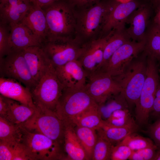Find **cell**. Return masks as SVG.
Instances as JSON below:
<instances>
[{
	"label": "cell",
	"mask_w": 160,
	"mask_h": 160,
	"mask_svg": "<svg viewBox=\"0 0 160 160\" xmlns=\"http://www.w3.org/2000/svg\"><path fill=\"white\" fill-rule=\"evenodd\" d=\"M75 130L86 152L89 160H92L93 148L97 137L96 130L76 125L75 127Z\"/></svg>",
	"instance_id": "29"
},
{
	"label": "cell",
	"mask_w": 160,
	"mask_h": 160,
	"mask_svg": "<svg viewBox=\"0 0 160 160\" xmlns=\"http://www.w3.org/2000/svg\"><path fill=\"white\" fill-rule=\"evenodd\" d=\"M143 4L139 0H131L126 3L114 1L104 20L103 31L107 33L125 28L128 17Z\"/></svg>",
	"instance_id": "14"
},
{
	"label": "cell",
	"mask_w": 160,
	"mask_h": 160,
	"mask_svg": "<svg viewBox=\"0 0 160 160\" xmlns=\"http://www.w3.org/2000/svg\"><path fill=\"white\" fill-rule=\"evenodd\" d=\"M156 59L148 56L146 77L137 103L135 105V121L140 126L146 125L148 123L159 84V77Z\"/></svg>",
	"instance_id": "5"
},
{
	"label": "cell",
	"mask_w": 160,
	"mask_h": 160,
	"mask_svg": "<svg viewBox=\"0 0 160 160\" xmlns=\"http://www.w3.org/2000/svg\"><path fill=\"white\" fill-rule=\"evenodd\" d=\"M31 4L42 8L47 6L59 0H29Z\"/></svg>",
	"instance_id": "41"
},
{
	"label": "cell",
	"mask_w": 160,
	"mask_h": 160,
	"mask_svg": "<svg viewBox=\"0 0 160 160\" xmlns=\"http://www.w3.org/2000/svg\"><path fill=\"white\" fill-rule=\"evenodd\" d=\"M9 25L0 22V58L11 51L9 38Z\"/></svg>",
	"instance_id": "35"
},
{
	"label": "cell",
	"mask_w": 160,
	"mask_h": 160,
	"mask_svg": "<svg viewBox=\"0 0 160 160\" xmlns=\"http://www.w3.org/2000/svg\"><path fill=\"white\" fill-rule=\"evenodd\" d=\"M156 7V12L154 18V24L160 28V4Z\"/></svg>",
	"instance_id": "42"
},
{
	"label": "cell",
	"mask_w": 160,
	"mask_h": 160,
	"mask_svg": "<svg viewBox=\"0 0 160 160\" xmlns=\"http://www.w3.org/2000/svg\"><path fill=\"white\" fill-rule=\"evenodd\" d=\"M133 151L128 146L120 142L113 146L111 154V160L129 159Z\"/></svg>",
	"instance_id": "36"
},
{
	"label": "cell",
	"mask_w": 160,
	"mask_h": 160,
	"mask_svg": "<svg viewBox=\"0 0 160 160\" xmlns=\"http://www.w3.org/2000/svg\"><path fill=\"white\" fill-rule=\"evenodd\" d=\"M20 143L30 160H67L63 143L41 134L29 131L21 126Z\"/></svg>",
	"instance_id": "1"
},
{
	"label": "cell",
	"mask_w": 160,
	"mask_h": 160,
	"mask_svg": "<svg viewBox=\"0 0 160 160\" xmlns=\"http://www.w3.org/2000/svg\"><path fill=\"white\" fill-rule=\"evenodd\" d=\"M21 126L63 143L66 124L54 111L36 107L33 115Z\"/></svg>",
	"instance_id": "7"
},
{
	"label": "cell",
	"mask_w": 160,
	"mask_h": 160,
	"mask_svg": "<svg viewBox=\"0 0 160 160\" xmlns=\"http://www.w3.org/2000/svg\"><path fill=\"white\" fill-rule=\"evenodd\" d=\"M31 4L29 0H7L0 5V22L8 25L20 22Z\"/></svg>",
	"instance_id": "21"
},
{
	"label": "cell",
	"mask_w": 160,
	"mask_h": 160,
	"mask_svg": "<svg viewBox=\"0 0 160 160\" xmlns=\"http://www.w3.org/2000/svg\"><path fill=\"white\" fill-rule=\"evenodd\" d=\"M0 160H30L21 143H9L0 140Z\"/></svg>",
	"instance_id": "28"
},
{
	"label": "cell",
	"mask_w": 160,
	"mask_h": 160,
	"mask_svg": "<svg viewBox=\"0 0 160 160\" xmlns=\"http://www.w3.org/2000/svg\"><path fill=\"white\" fill-rule=\"evenodd\" d=\"M158 148L155 145L136 151H133L129 160H154Z\"/></svg>",
	"instance_id": "37"
},
{
	"label": "cell",
	"mask_w": 160,
	"mask_h": 160,
	"mask_svg": "<svg viewBox=\"0 0 160 160\" xmlns=\"http://www.w3.org/2000/svg\"><path fill=\"white\" fill-rule=\"evenodd\" d=\"M7 0H0V5L4 4Z\"/></svg>",
	"instance_id": "48"
},
{
	"label": "cell",
	"mask_w": 160,
	"mask_h": 160,
	"mask_svg": "<svg viewBox=\"0 0 160 160\" xmlns=\"http://www.w3.org/2000/svg\"><path fill=\"white\" fill-rule=\"evenodd\" d=\"M8 108L4 118L12 123L22 126L35 113V108L14 100L7 98Z\"/></svg>",
	"instance_id": "23"
},
{
	"label": "cell",
	"mask_w": 160,
	"mask_h": 160,
	"mask_svg": "<svg viewBox=\"0 0 160 160\" xmlns=\"http://www.w3.org/2000/svg\"><path fill=\"white\" fill-rule=\"evenodd\" d=\"M97 104L85 89L64 88L55 112L65 124L73 120L83 112Z\"/></svg>",
	"instance_id": "6"
},
{
	"label": "cell",
	"mask_w": 160,
	"mask_h": 160,
	"mask_svg": "<svg viewBox=\"0 0 160 160\" xmlns=\"http://www.w3.org/2000/svg\"><path fill=\"white\" fill-rule=\"evenodd\" d=\"M87 79L88 81L84 88L98 105L121 92L118 83L105 73L98 71L89 76Z\"/></svg>",
	"instance_id": "11"
},
{
	"label": "cell",
	"mask_w": 160,
	"mask_h": 160,
	"mask_svg": "<svg viewBox=\"0 0 160 160\" xmlns=\"http://www.w3.org/2000/svg\"><path fill=\"white\" fill-rule=\"evenodd\" d=\"M114 1L97 3L84 10L77 18L76 32L85 39L95 36L102 28Z\"/></svg>",
	"instance_id": "10"
},
{
	"label": "cell",
	"mask_w": 160,
	"mask_h": 160,
	"mask_svg": "<svg viewBox=\"0 0 160 160\" xmlns=\"http://www.w3.org/2000/svg\"><path fill=\"white\" fill-rule=\"evenodd\" d=\"M73 123L66 124L63 146L67 160H89L75 131Z\"/></svg>",
	"instance_id": "22"
},
{
	"label": "cell",
	"mask_w": 160,
	"mask_h": 160,
	"mask_svg": "<svg viewBox=\"0 0 160 160\" xmlns=\"http://www.w3.org/2000/svg\"><path fill=\"white\" fill-rule=\"evenodd\" d=\"M98 105V112L102 119L105 121L115 111L121 109H130L128 102L121 92L113 95L104 103Z\"/></svg>",
	"instance_id": "27"
},
{
	"label": "cell",
	"mask_w": 160,
	"mask_h": 160,
	"mask_svg": "<svg viewBox=\"0 0 160 160\" xmlns=\"http://www.w3.org/2000/svg\"><path fill=\"white\" fill-rule=\"evenodd\" d=\"M116 1L120 3H126L129 2L131 0H116Z\"/></svg>",
	"instance_id": "47"
},
{
	"label": "cell",
	"mask_w": 160,
	"mask_h": 160,
	"mask_svg": "<svg viewBox=\"0 0 160 160\" xmlns=\"http://www.w3.org/2000/svg\"><path fill=\"white\" fill-rule=\"evenodd\" d=\"M75 3L79 5H84L94 1L96 0H71Z\"/></svg>",
	"instance_id": "43"
},
{
	"label": "cell",
	"mask_w": 160,
	"mask_h": 160,
	"mask_svg": "<svg viewBox=\"0 0 160 160\" xmlns=\"http://www.w3.org/2000/svg\"><path fill=\"white\" fill-rule=\"evenodd\" d=\"M55 68L57 76L64 88L77 89L84 87L88 76L78 60Z\"/></svg>",
	"instance_id": "15"
},
{
	"label": "cell",
	"mask_w": 160,
	"mask_h": 160,
	"mask_svg": "<svg viewBox=\"0 0 160 160\" xmlns=\"http://www.w3.org/2000/svg\"><path fill=\"white\" fill-rule=\"evenodd\" d=\"M154 160H160V148H158Z\"/></svg>",
	"instance_id": "44"
},
{
	"label": "cell",
	"mask_w": 160,
	"mask_h": 160,
	"mask_svg": "<svg viewBox=\"0 0 160 160\" xmlns=\"http://www.w3.org/2000/svg\"><path fill=\"white\" fill-rule=\"evenodd\" d=\"M159 98H160V84L159 83V85L157 89L156 94V96Z\"/></svg>",
	"instance_id": "45"
},
{
	"label": "cell",
	"mask_w": 160,
	"mask_h": 160,
	"mask_svg": "<svg viewBox=\"0 0 160 160\" xmlns=\"http://www.w3.org/2000/svg\"><path fill=\"white\" fill-rule=\"evenodd\" d=\"M144 51L147 56L160 60V28L154 24L146 34Z\"/></svg>",
	"instance_id": "31"
},
{
	"label": "cell",
	"mask_w": 160,
	"mask_h": 160,
	"mask_svg": "<svg viewBox=\"0 0 160 160\" xmlns=\"http://www.w3.org/2000/svg\"><path fill=\"white\" fill-rule=\"evenodd\" d=\"M0 93L5 97L36 108L30 90L15 79L0 77Z\"/></svg>",
	"instance_id": "18"
},
{
	"label": "cell",
	"mask_w": 160,
	"mask_h": 160,
	"mask_svg": "<svg viewBox=\"0 0 160 160\" xmlns=\"http://www.w3.org/2000/svg\"><path fill=\"white\" fill-rule=\"evenodd\" d=\"M155 6H157L160 4V0H149Z\"/></svg>",
	"instance_id": "46"
},
{
	"label": "cell",
	"mask_w": 160,
	"mask_h": 160,
	"mask_svg": "<svg viewBox=\"0 0 160 160\" xmlns=\"http://www.w3.org/2000/svg\"><path fill=\"white\" fill-rule=\"evenodd\" d=\"M136 132L129 134L121 142L128 146L133 151L156 145L150 139L140 135Z\"/></svg>",
	"instance_id": "34"
},
{
	"label": "cell",
	"mask_w": 160,
	"mask_h": 160,
	"mask_svg": "<svg viewBox=\"0 0 160 160\" xmlns=\"http://www.w3.org/2000/svg\"><path fill=\"white\" fill-rule=\"evenodd\" d=\"M97 137L93 148L92 160H111L114 146L110 142L97 133Z\"/></svg>",
	"instance_id": "33"
},
{
	"label": "cell",
	"mask_w": 160,
	"mask_h": 160,
	"mask_svg": "<svg viewBox=\"0 0 160 160\" xmlns=\"http://www.w3.org/2000/svg\"><path fill=\"white\" fill-rule=\"evenodd\" d=\"M130 40L131 39L125 28L115 30L107 40L105 45L103 60L100 70L107 63L113 54L120 47Z\"/></svg>",
	"instance_id": "26"
},
{
	"label": "cell",
	"mask_w": 160,
	"mask_h": 160,
	"mask_svg": "<svg viewBox=\"0 0 160 160\" xmlns=\"http://www.w3.org/2000/svg\"><path fill=\"white\" fill-rule=\"evenodd\" d=\"M24 58L30 73L37 83L51 62L42 46H33L23 49Z\"/></svg>",
	"instance_id": "19"
},
{
	"label": "cell",
	"mask_w": 160,
	"mask_h": 160,
	"mask_svg": "<svg viewBox=\"0 0 160 160\" xmlns=\"http://www.w3.org/2000/svg\"><path fill=\"white\" fill-rule=\"evenodd\" d=\"M64 88L51 62L35 86L31 91L33 103L37 107L55 111Z\"/></svg>",
	"instance_id": "4"
},
{
	"label": "cell",
	"mask_w": 160,
	"mask_h": 160,
	"mask_svg": "<svg viewBox=\"0 0 160 160\" xmlns=\"http://www.w3.org/2000/svg\"><path fill=\"white\" fill-rule=\"evenodd\" d=\"M11 51L23 50L33 46H42L44 41L21 22L9 25Z\"/></svg>",
	"instance_id": "16"
},
{
	"label": "cell",
	"mask_w": 160,
	"mask_h": 160,
	"mask_svg": "<svg viewBox=\"0 0 160 160\" xmlns=\"http://www.w3.org/2000/svg\"><path fill=\"white\" fill-rule=\"evenodd\" d=\"M28 27L44 42L48 35L45 14L42 8L31 4L27 14L20 22Z\"/></svg>",
	"instance_id": "20"
},
{
	"label": "cell",
	"mask_w": 160,
	"mask_h": 160,
	"mask_svg": "<svg viewBox=\"0 0 160 160\" xmlns=\"http://www.w3.org/2000/svg\"><path fill=\"white\" fill-rule=\"evenodd\" d=\"M8 108V104L6 98L0 95V117L4 118L6 114Z\"/></svg>",
	"instance_id": "39"
},
{
	"label": "cell",
	"mask_w": 160,
	"mask_h": 160,
	"mask_svg": "<svg viewBox=\"0 0 160 160\" xmlns=\"http://www.w3.org/2000/svg\"><path fill=\"white\" fill-rule=\"evenodd\" d=\"M114 31L112 30L105 36L93 39L83 45L82 53L78 60L84 67L88 77L99 71L103 60L105 45Z\"/></svg>",
	"instance_id": "13"
},
{
	"label": "cell",
	"mask_w": 160,
	"mask_h": 160,
	"mask_svg": "<svg viewBox=\"0 0 160 160\" xmlns=\"http://www.w3.org/2000/svg\"><path fill=\"white\" fill-rule=\"evenodd\" d=\"M21 126L15 125L0 117V140L8 143H20L22 137Z\"/></svg>",
	"instance_id": "30"
},
{
	"label": "cell",
	"mask_w": 160,
	"mask_h": 160,
	"mask_svg": "<svg viewBox=\"0 0 160 160\" xmlns=\"http://www.w3.org/2000/svg\"><path fill=\"white\" fill-rule=\"evenodd\" d=\"M159 73H160V69H159Z\"/></svg>",
	"instance_id": "49"
},
{
	"label": "cell",
	"mask_w": 160,
	"mask_h": 160,
	"mask_svg": "<svg viewBox=\"0 0 160 160\" xmlns=\"http://www.w3.org/2000/svg\"><path fill=\"white\" fill-rule=\"evenodd\" d=\"M59 0L42 8L48 28L47 38H73L72 36L76 32L77 18L70 6Z\"/></svg>",
	"instance_id": "3"
},
{
	"label": "cell",
	"mask_w": 160,
	"mask_h": 160,
	"mask_svg": "<svg viewBox=\"0 0 160 160\" xmlns=\"http://www.w3.org/2000/svg\"><path fill=\"white\" fill-rule=\"evenodd\" d=\"M151 114L155 116L160 115V98L155 97L150 116Z\"/></svg>",
	"instance_id": "40"
},
{
	"label": "cell",
	"mask_w": 160,
	"mask_h": 160,
	"mask_svg": "<svg viewBox=\"0 0 160 160\" xmlns=\"http://www.w3.org/2000/svg\"><path fill=\"white\" fill-rule=\"evenodd\" d=\"M82 46L76 38L49 37L42 47L55 68L78 60L82 52Z\"/></svg>",
	"instance_id": "8"
},
{
	"label": "cell",
	"mask_w": 160,
	"mask_h": 160,
	"mask_svg": "<svg viewBox=\"0 0 160 160\" xmlns=\"http://www.w3.org/2000/svg\"><path fill=\"white\" fill-rule=\"evenodd\" d=\"M97 104L86 110L76 117L72 123L75 125L94 129L96 130L105 124L98 112Z\"/></svg>",
	"instance_id": "25"
},
{
	"label": "cell",
	"mask_w": 160,
	"mask_h": 160,
	"mask_svg": "<svg viewBox=\"0 0 160 160\" xmlns=\"http://www.w3.org/2000/svg\"><path fill=\"white\" fill-rule=\"evenodd\" d=\"M145 43L146 40L136 41L130 40L125 43L113 54L99 71L112 76L119 74L131 61L144 51Z\"/></svg>",
	"instance_id": "12"
},
{
	"label": "cell",
	"mask_w": 160,
	"mask_h": 160,
	"mask_svg": "<svg viewBox=\"0 0 160 160\" xmlns=\"http://www.w3.org/2000/svg\"><path fill=\"white\" fill-rule=\"evenodd\" d=\"M139 126L137 124L122 127H114L105 124L96 130L97 133L114 145L121 142L126 137L137 132Z\"/></svg>",
	"instance_id": "24"
},
{
	"label": "cell",
	"mask_w": 160,
	"mask_h": 160,
	"mask_svg": "<svg viewBox=\"0 0 160 160\" xmlns=\"http://www.w3.org/2000/svg\"><path fill=\"white\" fill-rule=\"evenodd\" d=\"M105 121L107 125L114 127H124L137 124L129 108L115 111Z\"/></svg>",
	"instance_id": "32"
},
{
	"label": "cell",
	"mask_w": 160,
	"mask_h": 160,
	"mask_svg": "<svg viewBox=\"0 0 160 160\" xmlns=\"http://www.w3.org/2000/svg\"><path fill=\"white\" fill-rule=\"evenodd\" d=\"M0 76L15 79L31 91L36 84L26 63L23 50H12L0 58Z\"/></svg>",
	"instance_id": "9"
},
{
	"label": "cell",
	"mask_w": 160,
	"mask_h": 160,
	"mask_svg": "<svg viewBox=\"0 0 160 160\" xmlns=\"http://www.w3.org/2000/svg\"><path fill=\"white\" fill-rule=\"evenodd\" d=\"M147 133L158 148H160V119L148 127Z\"/></svg>",
	"instance_id": "38"
},
{
	"label": "cell",
	"mask_w": 160,
	"mask_h": 160,
	"mask_svg": "<svg viewBox=\"0 0 160 160\" xmlns=\"http://www.w3.org/2000/svg\"><path fill=\"white\" fill-rule=\"evenodd\" d=\"M145 54L143 57L133 59L120 74L112 76L121 88L130 108L137 103L146 77L147 58Z\"/></svg>",
	"instance_id": "2"
},
{
	"label": "cell",
	"mask_w": 160,
	"mask_h": 160,
	"mask_svg": "<svg viewBox=\"0 0 160 160\" xmlns=\"http://www.w3.org/2000/svg\"><path fill=\"white\" fill-rule=\"evenodd\" d=\"M150 14L149 7L143 4L128 17L126 23L129 24L126 31L132 40L141 41L146 40L145 30Z\"/></svg>",
	"instance_id": "17"
}]
</instances>
